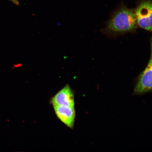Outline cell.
Segmentation results:
<instances>
[{"instance_id":"obj_1","label":"cell","mask_w":152,"mask_h":152,"mask_svg":"<svg viewBox=\"0 0 152 152\" xmlns=\"http://www.w3.org/2000/svg\"><path fill=\"white\" fill-rule=\"evenodd\" d=\"M137 25L135 12L132 10L124 7L110 19L107 24V29L114 33H124L135 29Z\"/></svg>"},{"instance_id":"obj_2","label":"cell","mask_w":152,"mask_h":152,"mask_svg":"<svg viewBox=\"0 0 152 152\" xmlns=\"http://www.w3.org/2000/svg\"><path fill=\"white\" fill-rule=\"evenodd\" d=\"M137 22L140 28L152 31V5L151 1H142L135 12Z\"/></svg>"},{"instance_id":"obj_3","label":"cell","mask_w":152,"mask_h":152,"mask_svg":"<svg viewBox=\"0 0 152 152\" xmlns=\"http://www.w3.org/2000/svg\"><path fill=\"white\" fill-rule=\"evenodd\" d=\"M152 56L147 67L140 74L135 87L134 95H140L149 92L152 90Z\"/></svg>"},{"instance_id":"obj_4","label":"cell","mask_w":152,"mask_h":152,"mask_svg":"<svg viewBox=\"0 0 152 152\" xmlns=\"http://www.w3.org/2000/svg\"><path fill=\"white\" fill-rule=\"evenodd\" d=\"M53 106H75L74 95L69 85H66L59 91L51 100Z\"/></svg>"},{"instance_id":"obj_5","label":"cell","mask_w":152,"mask_h":152,"mask_svg":"<svg viewBox=\"0 0 152 152\" xmlns=\"http://www.w3.org/2000/svg\"><path fill=\"white\" fill-rule=\"evenodd\" d=\"M57 117L70 128L73 129L75 124V106H53Z\"/></svg>"},{"instance_id":"obj_6","label":"cell","mask_w":152,"mask_h":152,"mask_svg":"<svg viewBox=\"0 0 152 152\" xmlns=\"http://www.w3.org/2000/svg\"><path fill=\"white\" fill-rule=\"evenodd\" d=\"M9 1L12 2V3H14L15 4L19 5V2L17 0H9Z\"/></svg>"}]
</instances>
